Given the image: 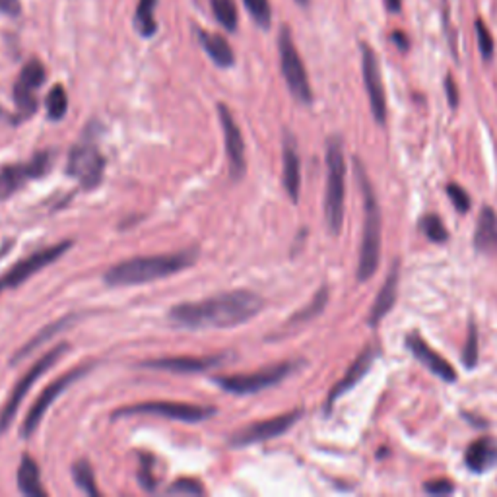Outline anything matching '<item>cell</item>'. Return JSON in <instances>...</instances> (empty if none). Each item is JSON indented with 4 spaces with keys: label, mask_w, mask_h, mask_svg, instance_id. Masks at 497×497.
<instances>
[{
    "label": "cell",
    "mask_w": 497,
    "mask_h": 497,
    "mask_svg": "<svg viewBox=\"0 0 497 497\" xmlns=\"http://www.w3.org/2000/svg\"><path fill=\"white\" fill-rule=\"evenodd\" d=\"M406 346L414 354V358H416L420 364L426 366L433 373V375H438L439 379L447 381V383L457 381V373H454L453 366L447 364V361H445L438 354V351H433L428 346V342L423 340L420 335H408L406 336Z\"/></svg>",
    "instance_id": "18"
},
{
    "label": "cell",
    "mask_w": 497,
    "mask_h": 497,
    "mask_svg": "<svg viewBox=\"0 0 497 497\" xmlns=\"http://www.w3.org/2000/svg\"><path fill=\"white\" fill-rule=\"evenodd\" d=\"M194 34L196 39H199L201 47L204 49V53L210 57V60L216 67L230 68L235 65V53L224 36L210 34V31H206L202 28H194Z\"/></svg>",
    "instance_id": "22"
},
{
    "label": "cell",
    "mask_w": 497,
    "mask_h": 497,
    "mask_svg": "<svg viewBox=\"0 0 497 497\" xmlns=\"http://www.w3.org/2000/svg\"><path fill=\"white\" fill-rule=\"evenodd\" d=\"M445 91H447V101L451 107H457L459 106V88L454 84L453 76L445 78Z\"/></svg>",
    "instance_id": "40"
},
{
    "label": "cell",
    "mask_w": 497,
    "mask_h": 497,
    "mask_svg": "<svg viewBox=\"0 0 497 497\" xmlns=\"http://www.w3.org/2000/svg\"><path fill=\"white\" fill-rule=\"evenodd\" d=\"M420 230L433 243H445V241L449 240L447 227H445V224L441 222V217L438 214H426V216H423L422 220H420Z\"/></svg>",
    "instance_id": "33"
},
{
    "label": "cell",
    "mask_w": 497,
    "mask_h": 497,
    "mask_svg": "<svg viewBox=\"0 0 497 497\" xmlns=\"http://www.w3.org/2000/svg\"><path fill=\"white\" fill-rule=\"evenodd\" d=\"M302 366L304 361H282V364L268 366L255 373H245V375H217L214 377V383L222 390L232 392V395H255V392H261L282 383Z\"/></svg>",
    "instance_id": "5"
},
{
    "label": "cell",
    "mask_w": 497,
    "mask_h": 497,
    "mask_svg": "<svg viewBox=\"0 0 497 497\" xmlns=\"http://www.w3.org/2000/svg\"><path fill=\"white\" fill-rule=\"evenodd\" d=\"M447 194H449L453 206L459 212H469L470 210V196H469V193L462 189V186H459L457 183H449L447 185Z\"/></svg>",
    "instance_id": "36"
},
{
    "label": "cell",
    "mask_w": 497,
    "mask_h": 497,
    "mask_svg": "<svg viewBox=\"0 0 497 497\" xmlns=\"http://www.w3.org/2000/svg\"><path fill=\"white\" fill-rule=\"evenodd\" d=\"M462 361L469 369L476 367V364H478V330H476L474 325H470L469 336H466V346L462 350Z\"/></svg>",
    "instance_id": "34"
},
{
    "label": "cell",
    "mask_w": 497,
    "mask_h": 497,
    "mask_svg": "<svg viewBox=\"0 0 497 497\" xmlns=\"http://www.w3.org/2000/svg\"><path fill=\"white\" fill-rule=\"evenodd\" d=\"M18 488L24 495H29V497H45L47 495L43 485H41L39 464L31 459L29 454H24L22 461H20Z\"/></svg>",
    "instance_id": "25"
},
{
    "label": "cell",
    "mask_w": 497,
    "mask_h": 497,
    "mask_svg": "<svg viewBox=\"0 0 497 497\" xmlns=\"http://www.w3.org/2000/svg\"><path fill=\"white\" fill-rule=\"evenodd\" d=\"M474 245L480 253L497 251V214L490 206H485L480 212L474 233Z\"/></svg>",
    "instance_id": "24"
},
{
    "label": "cell",
    "mask_w": 497,
    "mask_h": 497,
    "mask_svg": "<svg viewBox=\"0 0 497 497\" xmlns=\"http://www.w3.org/2000/svg\"><path fill=\"white\" fill-rule=\"evenodd\" d=\"M217 117L224 130V142H225V154H227V170H230V178L233 181H240L245 173L247 162H245V142L243 132L237 127V122L232 115V111L224 103H217Z\"/></svg>",
    "instance_id": "15"
},
{
    "label": "cell",
    "mask_w": 497,
    "mask_h": 497,
    "mask_svg": "<svg viewBox=\"0 0 497 497\" xmlns=\"http://www.w3.org/2000/svg\"><path fill=\"white\" fill-rule=\"evenodd\" d=\"M423 490L430 495H449L454 492V485L451 480H430L423 485Z\"/></svg>",
    "instance_id": "38"
},
{
    "label": "cell",
    "mask_w": 497,
    "mask_h": 497,
    "mask_svg": "<svg viewBox=\"0 0 497 497\" xmlns=\"http://www.w3.org/2000/svg\"><path fill=\"white\" fill-rule=\"evenodd\" d=\"M106 158L91 140H82L68 154L67 173L75 178L84 189H93L103 179Z\"/></svg>",
    "instance_id": "9"
},
{
    "label": "cell",
    "mask_w": 497,
    "mask_h": 497,
    "mask_svg": "<svg viewBox=\"0 0 497 497\" xmlns=\"http://www.w3.org/2000/svg\"><path fill=\"white\" fill-rule=\"evenodd\" d=\"M93 367V364H88V366H78L75 369H70L67 371L65 375H60L59 379H55L51 385L41 392L39 398L34 402V406H31V410L28 412V416L24 420V426H22V438L29 439L31 435L36 433V430L39 428V423L41 420H43V416L47 414V410L51 408V404H55V400L65 392L72 383H76L84 373H88L90 369Z\"/></svg>",
    "instance_id": "13"
},
{
    "label": "cell",
    "mask_w": 497,
    "mask_h": 497,
    "mask_svg": "<svg viewBox=\"0 0 497 497\" xmlns=\"http://www.w3.org/2000/svg\"><path fill=\"white\" fill-rule=\"evenodd\" d=\"M302 416H304V410L297 408L292 412L280 414V416H274V418L248 423V426L237 430L232 435L230 443L233 445V447H247V445L276 439V438H280V435H284L288 430H292Z\"/></svg>",
    "instance_id": "12"
},
{
    "label": "cell",
    "mask_w": 497,
    "mask_h": 497,
    "mask_svg": "<svg viewBox=\"0 0 497 497\" xmlns=\"http://www.w3.org/2000/svg\"><path fill=\"white\" fill-rule=\"evenodd\" d=\"M398 278H400V263L395 261V264H392L390 268V272L385 280V284H383L381 288V292L375 299V304L371 305V311H369V317H367V323L371 327H375L379 320L385 319L389 313H390V309L392 305H395L397 302V292H398Z\"/></svg>",
    "instance_id": "21"
},
{
    "label": "cell",
    "mask_w": 497,
    "mask_h": 497,
    "mask_svg": "<svg viewBox=\"0 0 497 497\" xmlns=\"http://www.w3.org/2000/svg\"><path fill=\"white\" fill-rule=\"evenodd\" d=\"M67 351H68V344H65V342H62V344H57L55 348H51V350L47 351V354H45V356H41V358L36 361V364L28 369V373H24V377L16 383V387H14V390H12V395L8 397L3 412H0V435H3V433L10 428V423H12L14 416L18 414L20 404L24 402V398L28 397L29 389L34 387V383H36L41 375H43V373H45L49 367H53V366L57 364V361L67 354Z\"/></svg>",
    "instance_id": "8"
},
{
    "label": "cell",
    "mask_w": 497,
    "mask_h": 497,
    "mask_svg": "<svg viewBox=\"0 0 497 497\" xmlns=\"http://www.w3.org/2000/svg\"><path fill=\"white\" fill-rule=\"evenodd\" d=\"M53 160L55 152L45 150L36 154L26 163H12L3 168V171H0V202L16 194L28 181L47 175L49 170L53 168Z\"/></svg>",
    "instance_id": "10"
},
{
    "label": "cell",
    "mask_w": 497,
    "mask_h": 497,
    "mask_svg": "<svg viewBox=\"0 0 497 497\" xmlns=\"http://www.w3.org/2000/svg\"><path fill=\"white\" fill-rule=\"evenodd\" d=\"M327 304H328V288L323 286L315 294V297L311 299L309 305H305L304 309H299L297 313L292 319H289V325H302V323H307V320H311V319H315L317 315L323 313V309H325Z\"/></svg>",
    "instance_id": "28"
},
{
    "label": "cell",
    "mask_w": 497,
    "mask_h": 497,
    "mask_svg": "<svg viewBox=\"0 0 497 497\" xmlns=\"http://www.w3.org/2000/svg\"><path fill=\"white\" fill-rule=\"evenodd\" d=\"M385 6H387L389 12L398 14L400 8H402V0H385Z\"/></svg>",
    "instance_id": "43"
},
{
    "label": "cell",
    "mask_w": 497,
    "mask_h": 497,
    "mask_svg": "<svg viewBox=\"0 0 497 497\" xmlns=\"http://www.w3.org/2000/svg\"><path fill=\"white\" fill-rule=\"evenodd\" d=\"M356 178L364 193V237H361L359 247V261H358V280L367 282V280L377 272L381 261V210L377 202V194L373 191V185L359 160H356Z\"/></svg>",
    "instance_id": "3"
},
{
    "label": "cell",
    "mask_w": 497,
    "mask_h": 497,
    "mask_svg": "<svg viewBox=\"0 0 497 497\" xmlns=\"http://www.w3.org/2000/svg\"><path fill=\"white\" fill-rule=\"evenodd\" d=\"M225 354L216 356H175V358H158L150 361H142V367L146 369H158V371H170V373H181V375H191V373H204L220 367L225 361Z\"/></svg>",
    "instance_id": "17"
},
{
    "label": "cell",
    "mask_w": 497,
    "mask_h": 497,
    "mask_svg": "<svg viewBox=\"0 0 497 497\" xmlns=\"http://www.w3.org/2000/svg\"><path fill=\"white\" fill-rule=\"evenodd\" d=\"M138 480L142 484V488L144 490H154L155 488V478H154V474H152V464H150V459H142V469H140V474H138Z\"/></svg>",
    "instance_id": "39"
},
{
    "label": "cell",
    "mask_w": 497,
    "mask_h": 497,
    "mask_svg": "<svg viewBox=\"0 0 497 497\" xmlns=\"http://www.w3.org/2000/svg\"><path fill=\"white\" fill-rule=\"evenodd\" d=\"M170 493H189V495H202L204 488L201 485L199 480H189V478H181L175 480L170 488Z\"/></svg>",
    "instance_id": "37"
},
{
    "label": "cell",
    "mask_w": 497,
    "mask_h": 497,
    "mask_svg": "<svg viewBox=\"0 0 497 497\" xmlns=\"http://www.w3.org/2000/svg\"><path fill=\"white\" fill-rule=\"evenodd\" d=\"M296 3H297L299 6H302V8H307V6H309V3H311V0H296Z\"/></svg>",
    "instance_id": "44"
},
{
    "label": "cell",
    "mask_w": 497,
    "mask_h": 497,
    "mask_svg": "<svg viewBox=\"0 0 497 497\" xmlns=\"http://www.w3.org/2000/svg\"><path fill=\"white\" fill-rule=\"evenodd\" d=\"M361 70H364V84L369 98V106L373 117L379 124H385L387 121V96L385 86H383L379 59L367 43H361Z\"/></svg>",
    "instance_id": "14"
},
{
    "label": "cell",
    "mask_w": 497,
    "mask_h": 497,
    "mask_svg": "<svg viewBox=\"0 0 497 497\" xmlns=\"http://www.w3.org/2000/svg\"><path fill=\"white\" fill-rule=\"evenodd\" d=\"M282 183L292 202L299 201V191H302V160L296 146V140L286 134L282 146Z\"/></svg>",
    "instance_id": "20"
},
{
    "label": "cell",
    "mask_w": 497,
    "mask_h": 497,
    "mask_svg": "<svg viewBox=\"0 0 497 497\" xmlns=\"http://www.w3.org/2000/svg\"><path fill=\"white\" fill-rule=\"evenodd\" d=\"M346 199V160L344 146L338 137L327 142V191H325V220L328 232L338 235L344 224Z\"/></svg>",
    "instance_id": "4"
},
{
    "label": "cell",
    "mask_w": 497,
    "mask_h": 497,
    "mask_svg": "<svg viewBox=\"0 0 497 497\" xmlns=\"http://www.w3.org/2000/svg\"><path fill=\"white\" fill-rule=\"evenodd\" d=\"M476 36H478V47H480V53H482L484 60H492L495 43H493V37L484 20H476Z\"/></svg>",
    "instance_id": "35"
},
{
    "label": "cell",
    "mask_w": 497,
    "mask_h": 497,
    "mask_svg": "<svg viewBox=\"0 0 497 497\" xmlns=\"http://www.w3.org/2000/svg\"><path fill=\"white\" fill-rule=\"evenodd\" d=\"M45 107H47V115H49L51 121L65 119L67 111H68V96H67V90L62 88L60 84H57L53 90H51V91L47 93Z\"/></svg>",
    "instance_id": "30"
},
{
    "label": "cell",
    "mask_w": 497,
    "mask_h": 497,
    "mask_svg": "<svg viewBox=\"0 0 497 497\" xmlns=\"http://www.w3.org/2000/svg\"><path fill=\"white\" fill-rule=\"evenodd\" d=\"M390 39H392V43H395L402 53L404 51H408V47H410V41H408V37L402 34V31H392V36H390Z\"/></svg>",
    "instance_id": "42"
},
{
    "label": "cell",
    "mask_w": 497,
    "mask_h": 497,
    "mask_svg": "<svg viewBox=\"0 0 497 497\" xmlns=\"http://www.w3.org/2000/svg\"><path fill=\"white\" fill-rule=\"evenodd\" d=\"M464 462L476 474L493 469L497 466V443L490 438L476 439L464 453Z\"/></svg>",
    "instance_id": "23"
},
{
    "label": "cell",
    "mask_w": 497,
    "mask_h": 497,
    "mask_svg": "<svg viewBox=\"0 0 497 497\" xmlns=\"http://www.w3.org/2000/svg\"><path fill=\"white\" fill-rule=\"evenodd\" d=\"M72 320H75V317H65V319H60V320H57V323H53V325H49V327H45L43 330H41V333L37 335V336H34L31 338L28 344L18 351L16 354V358H14V361L12 364H16V361L22 358V356H26V354H29V351H34L39 344H43L45 340H49L51 336H55V335H59L60 330H65L67 328V325H72Z\"/></svg>",
    "instance_id": "29"
},
{
    "label": "cell",
    "mask_w": 497,
    "mask_h": 497,
    "mask_svg": "<svg viewBox=\"0 0 497 497\" xmlns=\"http://www.w3.org/2000/svg\"><path fill=\"white\" fill-rule=\"evenodd\" d=\"M278 53H280V68H282V76L286 80V84L292 91V96L299 101L309 106L313 101V91H311L309 76L302 57H299V51L294 43L292 29L288 26L280 28L278 34Z\"/></svg>",
    "instance_id": "6"
},
{
    "label": "cell",
    "mask_w": 497,
    "mask_h": 497,
    "mask_svg": "<svg viewBox=\"0 0 497 497\" xmlns=\"http://www.w3.org/2000/svg\"><path fill=\"white\" fill-rule=\"evenodd\" d=\"M212 14L217 20V24L225 28V31H235L240 16H237L235 0H210Z\"/></svg>",
    "instance_id": "27"
},
{
    "label": "cell",
    "mask_w": 497,
    "mask_h": 497,
    "mask_svg": "<svg viewBox=\"0 0 497 497\" xmlns=\"http://www.w3.org/2000/svg\"><path fill=\"white\" fill-rule=\"evenodd\" d=\"M0 12L6 16H20L22 14V3L20 0H0Z\"/></svg>",
    "instance_id": "41"
},
{
    "label": "cell",
    "mask_w": 497,
    "mask_h": 497,
    "mask_svg": "<svg viewBox=\"0 0 497 497\" xmlns=\"http://www.w3.org/2000/svg\"><path fill=\"white\" fill-rule=\"evenodd\" d=\"M264 302L248 289H235L201 302H185L170 309V323L178 328H232L240 327L261 313Z\"/></svg>",
    "instance_id": "1"
},
{
    "label": "cell",
    "mask_w": 497,
    "mask_h": 497,
    "mask_svg": "<svg viewBox=\"0 0 497 497\" xmlns=\"http://www.w3.org/2000/svg\"><path fill=\"white\" fill-rule=\"evenodd\" d=\"M155 6L158 0H138L137 10H134L132 26L142 37H154L158 31V22H155Z\"/></svg>",
    "instance_id": "26"
},
{
    "label": "cell",
    "mask_w": 497,
    "mask_h": 497,
    "mask_svg": "<svg viewBox=\"0 0 497 497\" xmlns=\"http://www.w3.org/2000/svg\"><path fill=\"white\" fill-rule=\"evenodd\" d=\"M137 414H152V416L170 418L175 422L185 423H201L216 416V408L212 406H199V404H186V402H170V400H152L130 404L113 412V418H127L137 416Z\"/></svg>",
    "instance_id": "7"
},
{
    "label": "cell",
    "mask_w": 497,
    "mask_h": 497,
    "mask_svg": "<svg viewBox=\"0 0 497 497\" xmlns=\"http://www.w3.org/2000/svg\"><path fill=\"white\" fill-rule=\"evenodd\" d=\"M199 251L194 248H186L179 253H165V255H144V256H132L127 261H121L113 264L109 271L103 274L107 286L113 288H124V286H140L155 282V280L168 278L178 274L185 268H189L196 263Z\"/></svg>",
    "instance_id": "2"
},
{
    "label": "cell",
    "mask_w": 497,
    "mask_h": 497,
    "mask_svg": "<svg viewBox=\"0 0 497 497\" xmlns=\"http://www.w3.org/2000/svg\"><path fill=\"white\" fill-rule=\"evenodd\" d=\"M243 4L247 8L248 16L253 18V22L263 28L268 29L272 24V6H271V0H243Z\"/></svg>",
    "instance_id": "32"
},
{
    "label": "cell",
    "mask_w": 497,
    "mask_h": 497,
    "mask_svg": "<svg viewBox=\"0 0 497 497\" xmlns=\"http://www.w3.org/2000/svg\"><path fill=\"white\" fill-rule=\"evenodd\" d=\"M47 78V70L43 67V62L37 59L28 60L22 72L14 84V101L18 109L26 113V115H31L37 109V98H36V90H39L41 86L45 84Z\"/></svg>",
    "instance_id": "16"
},
{
    "label": "cell",
    "mask_w": 497,
    "mask_h": 497,
    "mask_svg": "<svg viewBox=\"0 0 497 497\" xmlns=\"http://www.w3.org/2000/svg\"><path fill=\"white\" fill-rule=\"evenodd\" d=\"M70 247H72V241H60L57 245L39 248V251L31 253L29 256L22 258V261H18L8 272L0 276V292H6V289H14L20 284H24L28 278H31L39 271H43V268H47L49 264L59 261V258L65 255Z\"/></svg>",
    "instance_id": "11"
},
{
    "label": "cell",
    "mask_w": 497,
    "mask_h": 497,
    "mask_svg": "<svg viewBox=\"0 0 497 497\" xmlns=\"http://www.w3.org/2000/svg\"><path fill=\"white\" fill-rule=\"evenodd\" d=\"M375 356H377V348L375 346H367L361 354L354 359V364L350 366V369L346 371V375L342 377L335 389L330 390V395L327 398V410H330L335 406V402L342 397V395H346V392L358 385V383L366 377V373L369 371V367L373 366V361H375Z\"/></svg>",
    "instance_id": "19"
},
{
    "label": "cell",
    "mask_w": 497,
    "mask_h": 497,
    "mask_svg": "<svg viewBox=\"0 0 497 497\" xmlns=\"http://www.w3.org/2000/svg\"><path fill=\"white\" fill-rule=\"evenodd\" d=\"M72 478H75L78 488L93 497H99V490L96 488V478H93V470L88 461H78L72 466Z\"/></svg>",
    "instance_id": "31"
}]
</instances>
